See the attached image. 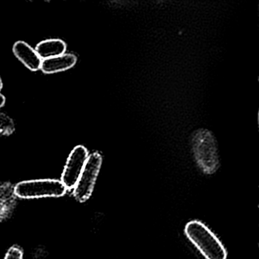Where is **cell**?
<instances>
[{
  "label": "cell",
  "mask_w": 259,
  "mask_h": 259,
  "mask_svg": "<svg viewBox=\"0 0 259 259\" xmlns=\"http://www.w3.org/2000/svg\"><path fill=\"white\" fill-rule=\"evenodd\" d=\"M185 233L206 259H227V250L214 233L202 223L190 221L186 224Z\"/></svg>",
  "instance_id": "1"
},
{
  "label": "cell",
  "mask_w": 259,
  "mask_h": 259,
  "mask_svg": "<svg viewBox=\"0 0 259 259\" xmlns=\"http://www.w3.org/2000/svg\"><path fill=\"white\" fill-rule=\"evenodd\" d=\"M194 157L198 167L205 174H213L219 166L217 141L211 132L199 128L194 132L192 139Z\"/></svg>",
  "instance_id": "2"
},
{
  "label": "cell",
  "mask_w": 259,
  "mask_h": 259,
  "mask_svg": "<svg viewBox=\"0 0 259 259\" xmlns=\"http://www.w3.org/2000/svg\"><path fill=\"white\" fill-rule=\"evenodd\" d=\"M67 192L61 181L56 180H37L23 181L15 187L16 196L21 198L60 197Z\"/></svg>",
  "instance_id": "3"
},
{
  "label": "cell",
  "mask_w": 259,
  "mask_h": 259,
  "mask_svg": "<svg viewBox=\"0 0 259 259\" xmlns=\"http://www.w3.org/2000/svg\"><path fill=\"white\" fill-rule=\"evenodd\" d=\"M101 163L102 157L99 153H94L88 157L79 180L74 188L73 195L77 201L84 202L90 198L101 169Z\"/></svg>",
  "instance_id": "4"
},
{
  "label": "cell",
  "mask_w": 259,
  "mask_h": 259,
  "mask_svg": "<svg viewBox=\"0 0 259 259\" xmlns=\"http://www.w3.org/2000/svg\"><path fill=\"white\" fill-rule=\"evenodd\" d=\"M88 157V150L82 145L75 147L69 154L61 177V182L67 190L74 189L76 186Z\"/></svg>",
  "instance_id": "5"
},
{
  "label": "cell",
  "mask_w": 259,
  "mask_h": 259,
  "mask_svg": "<svg viewBox=\"0 0 259 259\" xmlns=\"http://www.w3.org/2000/svg\"><path fill=\"white\" fill-rule=\"evenodd\" d=\"M13 51L18 60H20L28 69L37 71L40 69L42 60L34 48L25 41L16 42L13 45Z\"/></svg>",
  "instance_id": "6"
},
{
  "label": "cell",
  "mask_w": 259,
  "mask_h": 259,
  "mask_svg": "<svg viewBox=\"0 0 259 259\" xmlns=\"http://www.w3.org/2000/svg\"><path fill=\"white\" fill-rule=\"evenodd\" d=\"M77 57L74 54H63L54 58L42 60L40 69L45 74H54L63 72L76 64Z\"/></svg>",
  "instance_id": "7"
},
{
  "label": "cell",
  "mask_w": 259,
  "mask_h": 259,
  "mask_svg": "<svg viewBox=\"0 0 259 259\" xmlns=\"http://www.w3.org/2000/svg\"><path fill=\"white\" fill-rule=\"evenodd\" d=\"M34 50L41 60H45L65 54L66 45L60 39H48L40 42Z\"/></svg>",
  "instance_id": "8"
},
{
  "label": "cell",
  "mask_w": 259,
  "mask_h": 259,
  "mask_svg": "<svg viewBox=\"0 0 259 259\" xmlns=\"http://www.w3.org/2000/svg\"><path fill=\"white\" fill-rule=\"evenodd\" d=\"M14 124L10 117L0 113V134L10 135L14 131Z\"/></svg>",
  "instance_id": "9"
},
{
  "label": "cell",
  "mask_w": 259,
  "mask_h": 259,
  "mask_svg": "<svg viewBox=\"0 0 259 259\" xmlns=\"http://www.w3.org/2000/svg\"><path fill=\"white\" fill-rule=\"evenodd\" d=\"M23 252L19 247L13 246L10 248L6 254L5 259H22Z\"/></svg>",
  "instance_id": "10"
},
{
  "label": "cell",
  "mask_w": 259,
  "mask_h": 259,
  "mask_svg": "<svg viewBox=\"0 0 259 259\" xmlns=\"http://www.w3.org/2000/svg\"><path fill=\"white\" fill-rule=\"evenodd\" d=\"M6 98L2 94H0V108L5 105Z\"/></svg>",
  "instance_id": "11"
},
{
  "label": "cell",
  "mask_w": 259,
  "mask_h": 259,
  "mask_svg": "<svg viewBox=\"0 0 259 259\" xmlns=\"http://www.w3.org/2000/svg\"><path fill=\"white\" fill-rule=\"evenodd\" d=\"M3 81L2 79H1V78H0V91L2 90L3 89Z\"/></svg>",
  "instance_id": "12"
}]
</instances>
